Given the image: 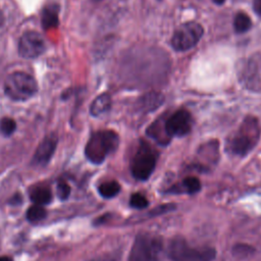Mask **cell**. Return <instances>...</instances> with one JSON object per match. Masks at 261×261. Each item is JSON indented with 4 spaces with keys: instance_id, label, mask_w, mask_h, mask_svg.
Segmentation results:
<instances>
[{
    "instance_id": "obj_1",
    "label": "cell",
    "mask_w": 261,
    "mask_h": 261,
    "mask_svg": "<svg viewBox=\"0 0 261 261\" xmlns=\"http://www.w3.org/2000/svg\"><path fill=\"white\" fill-rule=\"evenodd\" d=\"M260 124L256 117L248 116L227 140V150L233 155H247L258 143L260 137Z\"/></svg>"
},
{
    "instance_id": "obj_2",
    "label": "cell",
    "mask_w": 261,
    "mask_h": 261,
    "mask_svg": "<svg viewBox=\"0 0 261 261\" xmlns=\"http://www.w3.org/2000/svg\"><path fill=\"white\" fill-rule=\"evenodd\" d=\"M118 145L119 137L114 130H99L90 137L85 148V154L89 161L100 164L118 148Z\"/></svg>"
},
{
    "instance_id": "obj_3",
    "label": "cell",
    "mask_w": 261,
    "mask_h": 261,
    "mask_svg": "<svg viewBox=\"0 0 261 261\" xmlns=\"http://www.w3.org/2000/svg\"><path fill=\"white\" fill-rule=\"evenodd\" d=\"M38 91V85L31 74L24 71L10 73L4 82L5 94L14 101H25Z\"/></svg>"
},
{
    "instance_id": "obj_4",
    "label": "cell",
    "mask_w": 261,
    "mask_h": 261,
    "mask_svg": "<svg viewBox=\"0 0 261 261\" xmlns=\"http://www.w3.org/2000/svg\"><path fill=\"white\" fill-rule=\"evenodd\" d=\"M215 255L213 248L191 247L182 238H174L168 246V256L173 261H212Z\"/></svg>"
},
{
    "instance_id": "obj_5",
    "label": "cell",
    "mask_w": 261,
    "mask_h": 261,
    "mask_svg": "<svg viewBox=\"0 0 261 261\" xmlns=\"http://www.w3.org/2000/svg\"><path fill=\"white\" fill-rule=\"evenodd\" d=\"M157 162L156 151L147 143L142 141L130 160L133 175L140 180H146L154 171Z\"/></svg>"
},
{
    "instance_id": "obj_6",
    "label": "cell",
    "mask_w": 261,
    "mask_h": 261,
    "mask_svg": "<svg viewBox=\"0 0 261 261\" xmlns=\"http://www.w3.org/2000/svg\"><path fill=\"white\" fill-rule=\"evenodd\" d=\"M162 250V240L151 233H140L129 253V261H157Z\"/></svg>"
},
{
    "instance_id": "obj_7",
    "label": "cell",
    "mask_w": 261,
    "mask_h": 261,
    "mask_svg": "<svg viewBox=\"0 0 261 261\" xmlns=\"http://www.w3.org/2000/svg\"><path fill=\"white\" fill-rule=\"evenodd\" d=\"M204 34L203 27L197 21H187L175 29L170 44L173 50L185 52L195 47Z\"/></svg>"
},
{
    "instance_id": "obj_8",
    "label": "cell",
    "mask_w": 261,
    "mask_h": 261,
    "mask_svg": "<svg viewBox=\"0 0 261 261\" xmlns=\"http://www.w3.org/2000/svg\"><path fill=\"white\" fill-rule=\"evenodd\" d=\"M164 128L170 139L188 135L192 129L191 113L186 109L176 110L164 120Z\"/></svg>"
},
{
    "instance_id": "obj_9",
    "label": "cell",
    "mask_w": 261,
    "mask_h": 261,
    "mask_svg": "<svg viewBox=\"0 0 261 261\" xmlns=\"http://www.w3.org/2000/svg\"><path fill=\"white\" fill-rule=\"evenodd\" d=\"M46 48L41 34L28 31L22 34L18 42V54L27 59H34L44 53Z\"/></svg>"
},
{
    "instance_id": "obj_10",
    "label": "cell",
    "mask_w": 261,
    "mask_h": 261,
    "mask_svg": "<svg viewBox=\"0 0 261 261\" xmlns=\"http://www.w3.org/2000/svg\"><path fill=\"white\" fill-rule=\"evenodd\" d=\"M57 146V137L53 134L45 137L39 144L33 157V163L35 165L44 166L52 158Z\"/></svg>"
},
{
    "instance_id": "obj_11",
    "label": "cell",
    "mask_w": 261,
    "mask_h": 261,
    "mask_svg": "<svg viewBox=\"0 0 261 261\" xmlns=\"http://www.w3.org/2000/svg\"><path fill=\"white\" fill-rule=\"evenodd\" d=\"M140 108L145 112H151L159 108L164 102V96L157 92H151L140 98Z\"/></svg>"
},
{
    "instance_id": "obj_12",
    "label": "cell",
    "mask_w": 261,
    "mask_h": 261,
    "mask_svg": "<svg viewBox=\"0 0 261 261\" xmlns=\"http://www.w3.org/2000/svg\"><path fill=\"white\" fill-rule=\"evenodd\" d=\"M111 107V97L109 94L99 95L90 106V113L92 116L98 117L107 112Z\"/></svg>"
},
{
    "instance_id": "obj_13",
    "label": "cell",
    "mask_w": 261,
    "mask_h": 261,
    "mask_svg": "<svg viewBox=\"0 0 261 261\" xmlns=\"http://www.w3.org/2000/svg\"><path fill=\"white\" fill-rule=\"evenodd\" d=\"M201 188L200 180L197 177L189 176L186 177L180 184L172 187L168 190L169 193H187V194H194L197 193Z\"/></svg>"
},
{
    "instance_id": "obj_14",
    "label": "cell",
    "mask_w": 261,
    "mask_h": 261,
    "mask_svg": "<svg viewBox=\"0 0 261 261\" xmlns=\"http://www.w3.org/2000/svg\"><path fill=\"white\" fill-rule=\"evenodd\" d=\"M147 134L160 145H167L170 142V138L167 136L164 128V121H155L149 126Z\"/></svg>"
},
{
    "instance_id": "obj_15",
    "label": "cell",
    "mask_w": 261,
    "mask_h": 261,
    "mask_svg": "<svg viewBox=\"0 0 261 261\" xmlns=\"http://www.w3.org/2000/svg\"><path fill=\"white\" fill-rule=\"evenodd\" d=\"M42 25L45 30H50L58 25V10L55 5L47 6L42 11Z\"/></svg>"
},
{
    "instance_id": "obj_16",
    "label": "cell",
    "mask_w": 261,
    "mask_h": 261,
    "mask_svg": "<svg viewBox=\"0 0 261 261\" xmlns=\"http://www.w3.org/2000/svg\"><path fill=\"white\" fill-rule=\"evenodd\" d=\"M31 200L37 205H45L51 202L52 194L49 188L47 187H38L35 188L30 194Z\"/></svg>"
},
{
    "instance_id": "obj_17",
    "label": "cell",
    "mask_w": 261,
    "mask_h": 261,
    "mask_svg": "<svg viewBox=\"0 0 261 261\" xmlns=\"http://www.w3.org/2000/svg\"><path fill=\"white\" fill-rule=\"evenodd\" d=\"M251 27H252V20L247 13L240 11L236 14L233 18V29L236 33L238 34L246 33L251 29Z\"/></svg>"
},
{
    "instance_id": "obj_18",
    "label": "cell",
    "mask_w": 261,
    "mask_h": 261,
    "mask_svg": "<svg viewBox=\"0 0 261 261\" xmlns=\"http://www.w3.org/2000/svg\"><path fill=\"white\" fill-rule=\"evenodd\" d=\"M98 191L100 193V195L104 198H112L115 195H117L120 191V186L118 182H116L115 180H110V181H106L103 182L99 186Z\"/></svg>"
},
{
    "instance_id": "obj_19",
    "label": "cell",
    "mask_w": 261,
    "mask_h": 261,
    "mask_svg": "<svg viewBox=\"0 0 261 261\" xmlns=\"http://www.w3.org/2000/svg\"><path fill=\"white\" fill-rule=\"evenodd\" d=\"M47 215L46 210L41 206V205H34L29 208L27 212V218L31 222H38L43 220Z\"/></svg>"
},
{
    "instance_id": "obj_20",
    "label": "cell",
    "mask_w": 261,
    "mask_h": 261,
    "mask_svg": "<svg viewBox=\"0 0 261 261\" xmlns=\"http://www.w3.org/2000/svg\"><path fill=\"white\" fill-rule=\"evenodd\" d=\"M16 128V123L15 121L10 118V117H3L1 120H0V132L8 137L10 135H12L14 133Z\"/></svg>"
},
{
    "instance_id": "obj_21",
    "label": "cell",
    "mask_w": 261,
    "mask_h": 261,
    "mask_svg": "<svg viewBox=\"0 0 261 261\" xmlns=\"http://www.w3.org/2000/svg\"><path fill=\"white\" fill-rule=\"evenodd\" d=\"M129 204H130L132 207L142 209V208H145V207L148 206V200L142 194L136 193V194L132 195L130 200H129Z\"/></svg>"
},
{
    "instance_id": "obj_22",
    "label": "cell",
    "mask_w": 261,
    "mask_h": 261,
    "mask_svg": "<svg viewBox=\"0 0 261 261\" xmlns=\"http://www.w3.org/2000/svg\"><path fill=\"white\" fill-rule=\"evenodd\" d=\"M70 194V188L65 182H59L57 186V195L61 200L67 199Z\"/></svg>"
},
{
    "instance_id": "obj_23",
    "label": "cell",
    "mask_w": 261,
    "mask_h": 261,
    "mask_svg": "<svg viewBox=\"0 0 261 261\" xmlns=\"http://www.w3.org/2000/svg\"><path fill=\"white\" fill-rule=\"evenodd\" d=\"M253 8L256 14L261 17V0H253Z\"/></svg>"
},
{
    "instance_id": "obj_24",
    "label": "cell",
    "mask_w": 261,
    "mask_h": 261,
    "mask_svg": "<svg viewBox=\"0 0 261 261\" xmlns=\"http://www.w3.org/2000/svg\"><path fill=\"white\" fill-rule=\"evenodd\" d=\"M92 261H116V259L112 256H109V255H105V256H100L96 259H93Z\"/></svg>"
},
{
    "instance_id": "obj_25",
    "label": "cell",
    "mask_w": 261,
    "mask_h": 261,
    "mask_svg": "<svg viewBox=\"0 0 261 261\" xmlns=\"http://www.w3.org/2000/svg\"><path fill=\"white\" fill-rule=\"evenodd\" d=\"M0 261H12V259L7 256H0Z\"/></svg>"
},
{
    "instance_id": "obj_26",
    "label": "cell",
    "mask_w": 261,
    "mask_h": 261,
    "mask_svg": "<svg viewBox=\"0 0 261 261\" xmlns=\"http://www.w3.org/2000/svg\"><path fill=\"white\" fill-rule=\"evenodd\" d=\"M215 4H217V5H222L224 2H225V0H212Z\"/></svg>"
}]
</instances>
